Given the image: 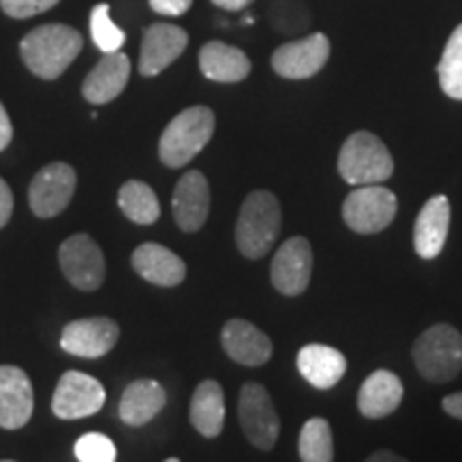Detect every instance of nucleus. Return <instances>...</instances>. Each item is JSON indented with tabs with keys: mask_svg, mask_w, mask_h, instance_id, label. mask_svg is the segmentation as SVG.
Wrapping results in <instances>:
<instances>
[{
	"mask_svg": "<svg viewBox=\"0 0 462 462\" xmlns=\"http://www.w3.org/2000/svg\"><path fill=\"white\" fill-rule=\"evenodd\" d=\"M120 338L118 323L109 317H88L69 323L62 332V349L78 357H101L114 349Z\"/></svg>",
	"mask_w": 462,
	"mask_h": 462,
	"instance_id": "nucleus-13",
	"label": "nucleus"
},
{
	"mask_svg": "<svg viewBox=\"0 0 462 462\" xmlns=\"http://www.w3.org/2000/svg\"><path fill=\"white\" fill-rule=\"evenodd\" d=\"M75 456L79 462H116V446L101 432H88L75 443Z\"/></svg>",
	"mask_w": 462,
	"mask_h": 462,
	"instance_id": "nucleus-30",
	"label": "nucleus"
},
{
	"mask_svg": "<svg viewBox=\"0 0 462 462\" xmlns=\"http://www.w3.org/2000/svg\"><path fill=\"white\" fill-rule=\"evenodd\" d=\"M131 75V60L123 51H112L99 60L88 78L84 79L82 92L84 99L92 106H103V103L114 101L120 92L125 90Z\"/></svg>",
	"mask_w": 462,
	"mask_h": 462,
	"instance_id": "nucleus-20",
	"label": "nucleus"
},
{
	"mask_svg": "<svg viewBox=\"0 0 462 462\" xmlns=\"http://www.w3.org/2000/svg\"><path fill=\"white\" fill-rule=\"evenodd\" d=\"M190 5H193V0H150V7H152V11H157L159 15H170V17L187 14Z\"/></svg>",
	"mask_w": 462,
	"mask_h": 462,
	"instance_id": "nucleus-32",
	"label": "nucleus"
},
{
	"mask_svg": "<svg viewBox=\"0 0 462 462\" xmlns=\"http://www.w3.org/2000/svg\"><path fill=\"white\" fill-rule=\"evenodd\" d=\"M366 462H409V460H404L402 456H398L394 452H388V449H379V452L368 456Z\"/></svg>",
	"mask_w": 462,
	"mask_h": 462,
	"instance_id": "nucleus-36",
	"label": "nucleus"
},
{
	"mask_svg": "<svg viewBox=\"0 0 462 462\" xmlns=\"http://www.w3.org/2000/svg\"><path fill=\"white\" fill-rule=\"evenodd\" d=\"M3 462H11V460H3Z\"/></svg>",
	"mask_w": 462,
	"mask_h": 462,
	"instance_id": "nucleus-39",
	"label": "nucleus"
},
{
	"mask_svg": "<svg viewBox=\"0 0 462 462\" xmlns=\"http://www.w3.org/2000/svg\"><path fill=\"white\" fill-rule=\"evenodd\" d=\"M171 208L173 218L182 231L193 234L204 227L210 212V187L204 173L198 170L184 173L173 189Z\"/></svg>",
	"mask_w": 462,
	"mask_h": 462,
	"instance_id": "nucleus-14",
	"label": "nucleus"
},
{
	"mask_svg": "<svg viewBox=\"0 0 462 462\" xmlns=\"http://www.w3.org/2000/svg\"><path fill=\"white\" fill-rule=\"evenodd\" d=\"M338 173L354 187L383 184L394 173V159L388 146L368 131L346 137L338 154Z\"/></svg>",
	"mask_w": 462,
	"mask_h": 462,
	"instance_id": "nucleus-4",
	"label": "nucleus"
},
{
	"mask_svg": "<svg viewBox=\"0 0 462 462\" xmlns=\"http://www.w3.org/2000/svg\"><path fill=\"white\" fill-rule=\"evenodd\" d=\"M165 462H180V460H178V458H167Z\"/></svg>",
	"mask_w": 462,
	"mask_h": 462,
	"instance_id": "nucleus-38",
	"label": "nucleus"
},
{
	"mask_svg": "<svg viewBox=\"0 0 462 462\" xmlns=\"http://www.w3.org/2000/svg\"><path fill=\"white\" fill-rule=\"evenodd\" d=\"M313 274V248L310 242L296 236L281 245L270 265V279L282 296H300L306 291Z\"/></svg>",
	"mask_w": 462,
	"mask_h": 462,
	"instance_id": "nucleus-11",
	"label": "nucleus"
},
{
	"mask_svg": "<svg viewBox=\"0 0 462 462\" xmlns=\"http://www.w3.org/2000/svg\"><path fill=\"white\" fill-rule=\"evenodd\" d=\"M118 204L120 210L125 212V217L137 225H152L157 223L161 217L157 193H154L146 182H125L118 193Z\"/></svg>",
	"mask_w": 462,
	"mask_h": 462,
	"instance_id": "nucleus-26",
	"label": "nucleus"
},
{
	"mask_svg": "<svg viewBox=\"0 0 462 462\" xmlns=\"http://www.w3.org/2000/svg\"><path fill=\"white\" fill-rule=\"evenodd\" d=\"M221 343L225 354L242 366H263L273 357V340L257 326L245 319H231L225 323Z\"/></svg>",
	"mask_w": 462,
	"mask_h": 462,
	"instance_id": "nucleus-17",
	"label": "nucleus"
},
{
	"mask_svg": "<svg viewBox=\"0 0 462 462\" xmlns=\"http://www.w3.org/2000/svg\"><path fill=\"white\" fill-rule=\"evenodd\" d=\"M296 362L300 374L317 390L334 388L346 373V357L330 345H304Z\"/></svg>",
	"mask_w": 462,
	"mask_h": 462,
	"instance_id": "nucleus-21",
	"label": "nucleus"
},
{
	"mask_svg": "<svg viewBox=\"0 0 462 462\" xmlns=\"http://www.w3.org/2000/svg\"><path fill=\"white\" fill-rule=\"evenodd\" d=\"M330 58V39L323 32H313L309 37L281 45L273 54V69L281 78L306 79L313 78L326 67Z\"/></svg>",
	"mask_w": 462,
	"mask_h": 462,
	"instance_id": "nucleus-12",
	"label": "nucleus"
},
{
	"mask_svg": "<svg viewBox=\"0 0 462 462\" xmlns=\"http://www.w3.org/2000/svg\"><path fill=\"white\" fill-rule=\"evenodd\" d=\"M190 424L206 439H215L225 426V392L215 379H206L193 392Z\"/></svg>",
	"mask_w": 462,
	"mask_h": 462,
	"instance_id": "nucleus-24",
	"label": "nucleus"
},
{
	"mask_svg": "<svg viewBox=\"0 0 462 462\" xmlns=\"http://www.w3.org/2000/svg\"><path fill=\"white\" fill-rule=\"evenodd\" d=\"M75 182H78V178H75V170L71 165H45L32 178L31 189H28V201H31L34 215L39 218H51L60 215L71 204Z\"/></svg>",
	"mask_w": 462,
	"mask_h": 462,
	"instance_id": "nucleus-10",
	"label": "nucleus"
},
{
	"mask_svg": "<svg viewBox=\"0 0 462 462\" xmlns=\"http://www.w3.org/2000/svg\"><path fill=\"white\" fill-rule=\"evenodd\" d=\"M135 273L159 287H176L187 279V263L176 253L157 242L137 246L131 257Z\"/></svg>",
	"mask_w": 462,
	"mask_h": 462,
	"instance_id": "nucleus-19",
	"label": "nucleus"
},
{
	"mask_svg": "<svg viewBox=\"0 0 462 462\" xmlns=\"http://www.w3.org/2000/svg\"><path fill=\"white\" fill-rule=\"evenodd\" d=\"M215 133V114L210 107L184 109L165 126L159 142V157L167 167H184L208 146Z\"/></svg>",
	"mask_w": 462,
	"mask_h": 462,
	"instance_id": "nucleus-3",
	"label": "nucleus"
},
{
	"mask_svg": "<svg viewBox=\"0 0 462 462\" xmlns=\"http://www.w3.org/2000/svg\"><path fill=\"white\" fill-rule=\"evenodd\" d=\"M449 199L446 195H435L426 201L415 218L413 246L421 259H435L446 246L449 234Z\"/></svg>",
	"mask_w": 462,
	"mask_h": 462,
	"instance_id": "nucleus-18",
	"label": "nucleus"
},
{
	"mask_svg": "<svg viewBox=\"0 0 462 462\" xmlns=\"http://www.w3.org/2000/svg\"><path fill=\"white\" fill-rule=\"evenodd\" d=\"M90 34L92 42H95L97 48L106 54H112V51H118L125 43V32L120 31L118 26L114 24L112 17H109V5L101 3L92 9L90 14Z\"/></svg>",
	"mask_w": 462,
	"mask_h": 462,
	"instance_id": "nucleus-29",
	"label": "nucleus"
},
{
	"mask_svg": "<svg viewBox=\"0 0 462 462\" xmlns=\"http://www.w3.org/2000/svg\"><path fill=\"white\" fill-rule=\"evenodd\" d=\"M11 137H14V126H11L7 109L0 103V152L9 146Z\"/></svg>",
	"mask_w": 462,
	"mask_h": 462,
	"instance_id": "nucleus-34",
	"label": "nucleus"
},
{
	"mask_svg": "<svg viewBox=\"0 0 462 462\" xmlns=\"http://www.w3.org/2000/svg\"><path fill=\"white\" fill-rule=\"evenodd\" d=\"M34 409L32 383L17 366H0V429L17 430L28 424Z\"/></svg>",
	"mask_w": 462,
	"mask_h": 462,
	"instance_id": "nucleus-15",
	"label": "nucleus"
},
{
	"mask_svg": "<svg viewBox=\"0 0 462 462\" xmlns=\"http://www.w3.org/2000/svg\"><path fill=\"white\" fill-rule=\"evenodd\" d=\"M199 69L212 82L236 84L248 78L251 60L245 51L223 42L206 43L199 51Z\"/></svg>",
	"mask_w": 462,
	"mask_h": 462,
	"instance_id": "nucleus-23",
	"label": "nucleus"
},
{
	"mask_svg": "<svg viewBox=\"0 0 462 462\" xmlns=\"http://www.w3.org/2000/svg\"><path fill=\"white\" fill-rule=\"evenodd\" d=\"M404 388L401 379L390 371H374L364 379L360 394H357V409L364 418L381 420L388 418L401 407Z\"/></svg>",
	"mask_w": 462,
	"mask_h": 462,
	"instance_id": "nucleus-22",
	"label": "nucleus"
},
{
	"mask_svg": "<svg viewBox=\"0 0 462 462\" xmlns=\"http://www.w3.org/2000/svg\"><path fill=\"white\" fill-rule=\"evenodd\" d=\"M238 418L248 441L257 449H273L279 441L281 420L268 390L259 383H246L240 392Z\"/></svg>",
	"mask_w": 462,
	"mask_h": 462,
	"instance_id": "nucleus-7",
	"label": "nucleus"
},
{
	"mask_svg": "<svg viewBox=\"0 0 462 462\" xmlns=\"http://www.w3.org/2000/svg\"><path fill=\"white\" fill-rule=\"evenodd\" d=\"M60 268L73 287L95 291L106 281V259L99 245L86 234H75L60 245Z\"/></svg>",
	"mask_w": 462,
	"mask_h": 462,
	"instance_id": "nucleus-8",
	"label": "nucleus"
},
{
	"mask_svg": "<svg viewBox=\"0 0 462 462\" xmlns=\"http://www.w3.org/2000/svg\"><path fill=\"white\" fill-rule=\"evenodd\" d=\"M212 3L217 5V7L221 9H227V11H240L248 7V5L253 3V0H212Z\"/></svg>",
	"mask_w": 462,
	"mask_h": 462,
	"instance_id": "nucleus-37",
	"label": "nucleus"
},
{
	"mask_svg": "<svg viewBox=\"0 0 462 462\" xmlns=\"http://www.w3.org/2000/svg\"><path fill=\"white\" fill-rule=\"evenodd\" d=\"M418 373L432 383H448L462 371V334L448 323L421 332L413 345Z\"/></svg>",
	"mask_w": 462,
	"mask_h": 462,
	"instance_id": "nucleus-5",
	"label": "nucleus"
},
{
	"mask_svg": "<svg viewBox=\"0 0 462 462\" xmlns=\"http://www.w3.org/2000/svg\"><path fill=\"white\" fill-rule=\"evenodd\" d=\"M11 212H14V195H11L9 184L0 178V229L9 223Z\"/></svg>",
	"mask_w": 462,
	"mask_h": 462,
	"instance_id": "nucleus-33",
	"label": "nucleus"
},
{
	"mask_svg": "<svg viewBox=\"0 0 462 462\" xmlns=\"http://www.w3.org/2000/svg\"><path fill=\"white\" fill-rule=\"evenodd\" d=\"M189 45V34L180 26L173 24H152L143 32L142 54H140V73L146 78H154L161 71H165L176 58L182 56V51Z\"/></svg>",
	"mask_w": 462,
	"mask_h": 462,
	"instance_id": "nucleus-16",
	"label": "nucleus"
},
{
	"mask_svg": "<svg viewBox=\"0 0 462 462\" xmlns=\"http://www.w3.org/2000/svg\"><path fill=\"white\" fill-rule=\"evenodd\" d=\"M281 231V204L270 190H253L240 208L236 245L248 259L268 255Z\"/></svg>",
	"mask_w": 462,
	"mask_h": 462,
	"instance_id": "nucleus-2",
	"label": "nucleus"
},
{
	"mask_svg": "<svg viewBox=\"0 0 462 462\" xmlns=\"http://www.w3.org/2000/svg\"><path fill=\"white\" fill-rule=\"evenodd\" d=\"M439 84L449 99L462 101V24L456 28L443 48L441 62L437 67Z\"/></svg>",
	"mask_w": 462,
	"mask_h": 462,
	"instance_id": "nucleus-28",
	"label": "nucleus"
},
{
	"mask_svg": "<svg viewBox=\"0 0 462 462\" xmlns=\"http://www.w3.org/2000/svg\"><path fill=\"white\" fill-rule=\"evenodd\" d=\"M82 34L65 24H45L28 32L20 43L22 60L43 79H56L82 51Z\"/></svg>",
	"mask_w": 462,
	"mask_h": 462,
	"instance_id": "nucleus-1",
	"label": "nucleus"
},
{
	"mask_svg": "<svg viewBox=\"0 0 462 462\" xmlns=\"http://www.w3.org/2000/svg\"><path fill=\"white\" fill-rule=\"evenodd\" d=\"M298 452L302 462H334L330 421L323 418H310L306 421L300 432Z\"/></svg>",
	"mask_w": 462,
	"mask_h": 462,
	"instance_id": "nucleus-27",
	"label": "nucleus"
},
{
	"mask_svg": "<svg viewBox=\"0 0 462 462\" xmlns=\"http://www.w3.org/2000/svg\"><path fill=\"white\" fill-rule=\"evenodd\" d=\"M443 411L452 415L456 420H462V392H456V394H449L443 398Z\"/></svg>",
	"mask_w": 462,
	"mask_h": 462,
	"instance_id": "nucleus-35",
	"label": "nucleus"
},
{
	"mask_svg": "<svg viewBox=\"0 0 462 462\" xmlns=\"http://www.w3.org/2000/svg\"><path fill=\"white\" fill-rule=\"evenodd\" d=\"M398 210V199L390 189L381 184H366L356 187L346 195L343 204V218L346 227L356 234H379L394 221Z\"/></svg>",
	"mask_w": 462,
	"mask_h": 462,
	"instance_id": "nucleus-6",
	"label": "nucleus"
},
{
	"mask_svg": "<svg viewBox=\"0 0 462 462\" xmlns=\"http://www.w3.org/2000/svg\"><path fill=\"white\" fill-rule=\"evenodd\" d=\"M165 402L167 394L163 385L150 379L135 381V383H131L125 390L123 401H120V420L129 426H143L154 415H159L161 409L165 407Z\"/></svg>",
	"mask_w": 462,
	"mask_h": 462,
	"instance_id": "nucleus-25",
	"label": "nucleus"
},
{
	"mask_svg": "<svg viewBox=\"0 0 462 462\" xmlns=\"http://www.w3.org/2000/svg\"><path fill=\"white\" fill-rule=\"evenodd\" d=\"M103 404H106V390L101 381L90 374L69 371L58 381L51 409L60 420H79L101 411Z\"/></svg>",
	"mask_w": 462,
	"mask_h": 462,
	"instance_id": "nucleus-9",
	"label": "nucleus"
},
{
	"mask_svg": "<svg viewBox=\"0 0 462 462\" xmlns=\"http://www.w3.org/2000/svg\"><path fill=\"white\" fill-rule=\"evenodd\" d=\"M58 0H0V7L9 17L15 20H26V17L39 15L43 11L56 7Z\"/></svg>",
	"mask_w": 462,
	"mask_h": 462,
	"instance_id": "nucleus-31",
	"label": "nucleus"
}]
</instances>
